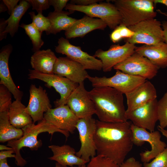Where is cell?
<instances>
[{
    "label": "cell",
    "mask_w": 167,
    "mask_h": 167,
    "mask_svg": "<svg viewBox=\"0 0 167 167\" xmlns=\"http://www.w3.org/2000/svg\"><path fill=\"white\" fill-rule=\"evenodd\" d=\"M131 122H109L96 121L94 141L97 155L108 158L120 165L134 145Z\"/></svg>",
    "instance_id": "obj_1"
},
{
    "label": "cell",
    "mask_w": 167,
    "mask_h": 167,
    "mask_svg": "<svg viewBox=\"0 0 167 167\" xmlns=\"http://www.w3.org/2000/svg\"><path fill=\"white\" fill-rule=\"evenodd\" d=\"M88 94L99 121L109 122L127 121L122 93L113 88L103 86L94 87L88 91Z\"/></svg>",
    "instance_id": "obj_2"
},
{
    "label": "cell",
    "mask_w": 167,
    "mask_h": 167,
    "mask_svg": "<svg viewBox=\"0 0 167 167\" xmlns=\"http://www.w3.org/2000/svg\"><path fill=\"white\" fill-rule=\"evenodd\" d=\"M23 135L17 139L8 142L7 146L11 147L14 150L15 157V163L18 166L23 167L27 163L20 153V150L24 147L29 148L32 150H37L42 145L40 140L37 139L38 135L42 132H47L52 136L55 132L63 134L67 139L69 136L68 132L61 130L43 119L35 124L33 123L22 129Z\"/></svg>",
    "instance_id": "obj_3"
},
{
    "label": "cell",
    "mask_w": 167,
    "mask_h": 167,
    "mask_svg": "<svg viewBox=\"0 0 167 167\" xmlns=\"http://www.w3.org/2000/svg\"><path fill=\"white\" fill-rule=\"evenodd\" d=\"M114 4L119 11L122 24L127 27L146 20L154 18L152 0H114Z\"/></svg>",
    "instance_id": "obj_4"
},
{
    "label": "cell",
    "mask_w": 167,
    "mask_h": 167,
    "mask_svg": "<svg viewBox=\"0 0 167 167\" xmlns=\"http://www.w3.org/2000/svg\"><path fill=\"white\" fill-rule=\"evenodd\" d=\"M65 9L73 13L76 11L84 13L92 18H98L105 22L112 30L115 29L122 22L119 11L114 4L109 2L96 3L86 6L69 3L67 4Z\"/></svg>",
    "instance_id": "obj_5"
},
{
    "label": "cell",
    "mask_w": 167,
    "mask_h": 167,
    "mask_svg": "<svg viewBox=\"0 0 167 167\" xmlns=\"http://www.w3.org/2000/svg\"><path fill=\"white\" fill-rule=\"evenodd\" d=\"M128 27L135 34L131 38L125 39L126 42L134 45H147L164 42L162 23L154 18L143 21Z\"/></svg>",
    "instance_id": "obj_6"
},
{
    "label": "cell",
    "mask_w": 167,
    "mask_h": 167,
    "mask_svg": "<svg viewBox=\"0 0 167 167\" xmlns=\"http://www.w3.org/2000/svg\"><path fill=\"white\" fill-rule=\"evenodd\" d=\"M131 129L134 144L141 146L145 142H147L151 146L150 150L145 151L139 154L141 161L143 163L149 162L167 147L166 143L161 140V136L159 131L149 132L145 129L134 125L132 123Z\"/></svg>",
    "instance_id": "obj_7"
},
{
    "label": "cell",
    "mask_w": 167,
    "mask_h": 167,
    "mask_svg": "<svg viewBox=\"0 0 167 167\" xmlns=\"http://www.w3.org/2000/svg\"><path fill=\"white\" fill-rule=\"evenodd\" d=\"M116 70L115 74L110 77H92L89 75L87 79L91 82L93 87H111L125 94L131 92L147 80L139 76Z\"/></svg>",
    "instance_id": "obj_8"
},
{
    "label": "cell",
    "mask_w": 167,
    "mask_h": 167,
    "mask_svg": "<svg viewBox=\"0 0 167 167\" xmlns=\"http://www.w3.org/2000/svg\"><path fill=\"white\" fill-rule=\"evenodd\" d=\"M28 76L29 79H38L45 82L48 87H53L60 94V98L54 102L56 107L66 105L69 96L79 85L56 74L44 73L34 70H29Z\"/></svg>",
    "instance_id": "obj_9"
},
{
    "label": "cell",
    "mask_w": 167,
    "mask_h": 167,
    "mask_svg": "<svg viewBox=\"0 0 167 167\" xmlns=\"http://www.w3.org/2000/svg\"><path fill=\"white\" fill-rule=\"evenodd\" d=\"M129 75L150 79L156 76L158 67L152 64L147 58L136 52L113 67Z\"/></svg>",
    "instance_id": "obj_10"
},
{
    "label": "cell",
    "mask_w": 167,
    "mask_h": 167,
    "mask_svg": "<svg viewBox=\"0 0 167 167\" xmlns=\"http://www.w3.org/2000/svg\"><path fill=\"white\" fill-rule=\"evenodd\" d=\"M96 121L92 117L79 119L76 125L81 146L79 151L76 152V155L87 163L96 154L94 139Z\"/></svg>",
    "instance_id": "obj_11"
},
{
    "label": "cell",
    "mask_w": 167,
    "mask_h": 167,
    "mask_svg": "<svg viewBox=\"0 0 167 167\" xmlns=\"http://www.w3.org/2000/svg\"><path fill=\"white\" fill-rule=\"evenodd\" d=\"M56 52L65 55L69 58L81 64L85 69L100 71L102 64L100 59L82 51L80 46L70 43L67 39L61 37L58 39V45L55 46Z\"/></svg>",
    "instance_id": "obj_12"
},
{
    "label": "cell",
    "mask_w": 167,
    "mask_h": 167,
    "mask_svg": "<svg viewBox=\"0 0 167 167\" xmlns=\"http://www.w3.org/2000/svg\"><path fill=\"white\" fill-rule=\"evenodd\" d=\"M135 45L126 42L123 45H113L108 50L98 49L93 56L99 58L102 64L103 71H110L117 64L132 55L136 48Z\"/></svg>",
    "instance_id": "obj_13"
},
{
    "label": "cell",
    "mask_w": 167,
    "mask_h": 167,
    "mask_svg": "<svg viewBox=\"0 0 167 167\" xmlns=\"http://www.w3.org/2000/svg\"><path fill=\"white\" fill-rule=\"evenodd\" d=\"M66 105L79 119L92 117L95 114L94 103L85 88L84 82L79 84L72 92Z\"/></svg>",
    "instance_id": "obj_14"
},
{
    "label": "cell",
    "mask_w": 167,
    "mask_h": 167,
    "mask_svg": "<svg viewBox=\"0 0 167 167\" xmlns=\"http://www.w3.org/2000/svg\"><path fill=\"white\" fill-rule=\"evenodd\" d=\"M158 101L156 99L131 111L126 112L127 120L134 125L150 132L155 131L158 121L157 112Z\"/></svg>",
    "instance_id": "obj_15"
},
{
    "label": "cell",
    "mask_w": 167,
    "mask_h": 167,
    "mask_svg": "<svg viewBox=\"0 0 167 167\" xmlns=\"http://www.w3.org/2000/svg\"><path fill=\"white\" fill-rule=\"evenodd\" d=\"M29 98L25 111L32 117L35 123L44 119V114L52 105L46 90L41 86L37 87L32 84L30 87Z\"/></svg>",
    "instance_id": "obj_16"
},
{
    "label": "cell",
    "mask_w": 167,
    "mask_h": 167,
    "mask_svg": "<svg viewBox=\"0 0 167 167\" xmlns=\"http://www.w3.org/2000/svg\"><path fill=\"white\" fill-rule=\"evenodd\" d=\"M44 119L57 128L72 134L79 119L66 105L49 109L45 113Z\"/></svg>",
    "instance_id": "obj_17"
},
{
    "label": "cell",
    "mask_w": 167,
    "mask_h": 167,
    "mask_svg": "<svg viewBox=\"0 0 167 167\" xmlns=\"http://www.w3.org/2000/svg\"><path fill=\"white\" fill-rule=\"evenodd\" d=\"M53 73L66 78L78 84L84 82L89 75L81 64L67 57L57 58Z\"/></svg>",
    "instance_id": "obj_18"
},
{
    "label": "cell",
    "mask_w": 167,
    "mask_h": 167,
    "mask_svg": "<svg viewBox=\"0 0 167 167\" xmlns=\"http://www.w3.org/2000/svg\"><path fill=\"white\" fill-rule=\"evenodd\" d=\"M125 95L127 100L126 112L143 105L156 99L157 97L155 88L151 82L147 80Z\"/></svg>",
    "instance_id": "obj_19"
},
{
    "label": "cell",
    "mask_w": 167,
    "mask_h": 167,
    "mask_svg": "<svg viewBox=\"0 0 167 167\" xmlns=\"http://www.w3.org/2000/svg\"><path fill=\"white\" fill-rule=\"evenodd\" d=\"M12 50L10 44L3 47L0 52V84L6 87L15 100H21L23 93L15 84L10 72L8 62Z\"/></svg>",
    "instance_id": "obj_20"
},
{
    "label": "cell",
    "mask_w": 167,
    "mask_h": 167,
    "mask_svg": "<svg viewBox=\"0 0 167 167\" xmlns=\"http://www.w3.org/2000/svg\"><path fill=\"white\" fill-rule=\"evenodd\" d=\"M107 26L105 23L101 19L86 15L81 19H77L71 27L65 31V35L67 39L82 37L94 30H103Z\"/></svg>",
    "instance_id": "obj_21"
},
{
    "label": "cell",
    "mask_w": 167,
    "mask_h": 167,
    "mask_svg": "<svg viewBox=\"0 0 167 167\" xmlns=\"http://www.w3.org/2000/svg\"><path fill=\"white\" fill-rule=\"evenodd\" d=\"M135 52L147 58L159 68L167 67V44L164 42L137 47Z\"/></svg>",
    "instance_id": "obj_22"
},
{
    "label": "cell",
    "mask_w": 167,
    "mask_h": 167,
    "mask_svg": "<svg viewBox=\"0 0 167 167\" xmlns=\"http://www.w3.org/2000/svg\"><path fill=\"white\" fill-rule=\"evenodd\" d=\"M53 154V156L48 158L49 160L54 161L61 165L73 167L75 165L80 166L85 164L87 162L76 155L74 148L68 145L58 146L52 145L48 146Z\"/></svg>",
    "instance_id": "obj_23"
},
{
    "label": "cell",
    "mask_w": 167,
    "mask_h": 167,
    "mask_svg": "<svg viewBox=\"0 0 167 167\" xmlns=\"http://www.w3.org/2000/svg\"><path fill=\"white\" fill-rule=\"evenodd\" d=\"M50 49L39 50L32 56L30 64L34 70L45 74L53 73L54 67L57 59Z\"/></svg>",
    "instance_id": "obj_24"
},
{
    "label": "cell",
    "mask_w": 167,
    "mask_h": 167,
    "mask_svg": "<svg viewBox=\"0 0 167 167\" xmlns=\"http://www.w3.org/2000/svg\"><path fill=\"white\" fill-rule=\"evenodd\" d=\"M26 108L21 100H15L8 111L11 123L17 128L22 129L33 123L30 115L25 111Z\"/></svg>",
    "instance_id": "obj_25"
},
{
    "label": "cell",
    "mask_w": 167,
    "mask_h": 167,
    "mask_svg": "<svg viewBox=\"0 0 167 167\" xmlns=\"http://www.w3.org/2000/svg\"><path fill=\"white\" fill-rule=\"evenodd\" d=\"M30 5L27 0H20L9 17L6 20L7 26L5 31L0 34V40L6 38L9 33L11 37L17 32L19 23L22 16L30 7Z\"/></svg>",
    "instance_id": "obj_26"
},
{
    "label": "cell",
    "mask_w": 167,
    "mask_h": 167,
    "mask_svg": "<svg viewBox=\"0 0 167 167\" xmlns=\"http://www.w3.org/2000/svg\"><path fill=\"white\" fill-rule=\"evenodd\" d=\"M73 13L64 11L50 12L47 17L51 23L50 34H55L62 30L66 31L70 28L77 19L68 16Z\"/></svg>",
    "instance_id": "obj_27"
},
{
    "label": "cell",
    "mask_w": 167,
    "mask_h": 167,
    "mask_svg": "<svg viewBox=\"0 0 167 167\" xmlns=\"http://www.w3.org/2000/svg\"><path fill=\"white\" fill-rule=\"evenodd\" d=\"M22 129L16 128L11 123L8 111L0 112V142L4 143L17 139L23 135Z\"/></svg>",
    "instance_id": "obj_28"
},
{
    "label": "cell",
    "mask_w": 167,
    "mask_h": 167,
    "mask_svg": "<svg viewBox=\"0 0 167 167\" xmlns=\"http://www.w3.org/2000/svg\"><path fill=\"white\" fill-rule=\"evenodd\" d=\"M20 26L25 31L26 34L31 40L33 46L32 50L36 52L40 50L44 44L41 39L42 32L37 29L32 23L29 24H22Z\"/></svg>",
    "instance_id": "obj_29"
},
{
    "label": "cell",
    "mask_w": 167,
    "mask_h": 167,
    "mask_svg": "<svg viewBox=\"0 0 167 167\" xmlns=\"http://www.w3.org/2000/svg\"><path fill=\"white\" fill-rule=\"evenodd\" d=\"M32 19V23L40 31H45L47 35L50 34L51 24L48 17L44 16L42 13H38L36 15L34 12L29 13Z\"/></svg>",
    "instance_id": "obj_30"
},
{
    "label": "cell",
    "mask_w": 167,
    "mask_h": 167,
    "mask_svg": "<svg viewBox=\"0 0 167 167\" xmlns=\"http://www.w3.org/2000/svg\"><path fill=\"white\" fill-rule=\"evenodd\" d=\"M134 32L129 28L121 24L111 32L110 35L111 41L113 43L118 42L122 39H128L132 37Z\"/></svg>",
    "instance_id": "obj_31"
},
{
    "label": "cell",
    "mask_w": 167,
    "mask_h": 167,
    "mask_svg": "<svg viewBox=\"0 0 167 167\" xmlns=\"http://www.w3.org/2000/svg\"><path fill=\"white\" fill-rule=\"evenodd\" d=\"M157 112L159 126L165 128L167 126V92L157 102Z\"/></svg>",
    "instance_id": "obj_32"
},
{
    "label": "cell",
    "mask_w": 167,
    "mask_h": 167,
    "mask_svg": "<svg viewBox=\"0 0 167 167\" xmlns=\"http://www.w3.org/2000/svg\"><path fill=\"white\" fill-rule=\"evenodd\" d=\"M86 167H120L119 165L111 159L97 155L90 159Z\"/></svg>",
    "instance_id": "obj_33"
},
{
    "label": "cell",
    "mask_w": 167,
    "mask_h": 167,
    "mask_svg": "<svg viewBox=\"0 0 167 167\" xmlns=\"http://www.w3.org/2000/svg\"><path fill=\"white\" fill-rule=\"evenodd\" d=\"M11 93L5 86L0 85V112L8 111L11 105Z\"/></svg>",
    "instance_id": "obj_34"
},
{
    "label": "cell",
    "mask_w": 167,
    "mask_h": 167,
    "mask_svg": "<svg viewBox=\"0 0 167 167\" xmlns=\"http://www.w3.org/2000/svg\"><path fill=\"white\" fill-rule=\"evenodd\" d=\"M143 167H167V147L151 162L143 163Z\"/></svg>",
    "instance_id": "obj_35"
},
{
    "label": "cell",
    "mask_w": 167,
    "mask_h": 167,
    "mask_svg": "<svg viewBox=\"0 0 167 167\" xmlns=\"http://www.w3.org/2000/svg\"><path fill=\"white\" fill-rule=\"evenodd\" d=\"M32 6L33 10L38 13H42L43 10L48 9L50 6L49 0H27Z\"/></svg>",
    "instance_id": "obj_36"
},
{
    "label": "cell",
    "mask_w": 167,
    "mask_h": 167,
    "mask_svg": "<svg viewBox=\"0 0 167 167\" xmlns=\"http://www.w3.org/2000/svg\"><path fill=\"white\" fill-rule=\"evenodd\" d=\"M50 6H52L54 7L55 12H59L62 11L64 8H65L67 2L68 0H49Z\"/></svg>",
    "instance_id": "obj_37"
},
{
    "label": "cell",
    "mask_w": 167,
    "mask_h": 167,
    "mask_svg": "<svg viewBox=\"0 0 167 167\" xmlns=\"http://www.w3.org/2000/svg\"><path fill=\"white\" fill-rule=\"evenodd\" d=\"M120 167H142V165L134 157H130L119 165Z\"/></svg>",
    "instance_id": "obj_38"
},
{
    "label": "cell",
    "mask_w": 167,
    "mask_h": 167,
    "mask_svg": "<svg viewBox=\"0 0 167 167\" xmlns=\"http://www.w3.org/2000/svg\"><path fill=\"white\" fill-rule=\"evenodd\" d=\"M102 1L100 0H71L69 3L80 6H86Z\"/></svg>",
    "instance_id": "obj_39"
},
{
    "label": "cell",
    "mask_w": 167,
    "mask_h": 167,
    "mask_svg": "<svg viewBox=\"0 0 167 167\" xmlns=\"http://www.w3.org/2000/svg\"><path fill=\"white\" fill-rule=\"evenodd\" d=\"M4 3L8 9V13L11 15L18 5L19 0H3Z\"/></svg>",
    "instance_id": "obj_40"
},
{
    "label": "cell",
    "mask_w": 167,
    "mask_h": 167,
    "mask_svg": "<svg viewBox=\"0 0 167 167\" xmlns=\"http://www.w3.org/2000/svg\"><path fill=\"white\" fill-rule=\"evenodd\" d=\"M15 153L14 150H4L0 152V160L7 159L8 158H15V154H13Z\"/></svg>",
    "instance_id": "obj_41"
},
{
    "label": "cell",
    "mask_w": 167,
    "mask_h": 167,
    "mask_svg": "<svg viewBox=\"0 0 167 167\" xmlns=\"http://www.w3.org/2000/svg\"><path fill=\"white\" fill-rule=\"evenodd\" d=\"M161 23L163 31L164 42L167 44V21H163Z\"/></svg>",
    "instance_id": "obj_42"
},
{
    "label": "cell",
    "mask_w": 167,
    "mask_h": 167,
    "mask_svg": "<svg viewBox=\"0 0 167 167\" xmlns=\"http://www.w3.org/2000/svg\"><path fill=\"white\" fill-rule=\"evenodd\" d=\"M0 34H2L5 30L7 26V23L4 19H0Z\"/></svg>",
    "instance_id": "obj_43"
},
{
    "label": "cell",
    "mask_w": 167,
    "mask_h": 167,
    "mask_svg": "<svg viewBox=\"0 0 167 167\" xmlns=\"http://www.w3.org/2000/svg\"><path fill=\"white\" fill-rule=\"evenodd\" d=\"M157 129L162 134L165 136L167 139V130L165 128H163L161 127L159 125L157 127Z\"/></svg>",
    "instance_id": "obj_44"
},
{
    "label": "cell",
    "mask_w": 167,
    "mask_h": 167,
    "mask_svg": "<svg viewBox=\"0 0 167 167\" xmlns=\"http://www.w3.org/2000/svg\"><path fill=\"white\" fill-rule=\"evenodd\" d=\"M6 11H8L7 8L3 1H2L0 4V13L4 12Z\"/></svg>",
    "instance_id": "obj_45"
},
{
    "label": "cell",
    "mask_w": 167,
    "mask_h": 167,
    "mask_svg": "<svg viewBox=\"0 0 167 167\" xmlns=\"http://www.w3.org/2000/svg\"><path fill=\"white\" fill-rule=\"evenodd\" d=\"M155 6L157 3L164 4L167 6V0H152Z\"/></svg>",
    "instance_id": "obj_46"
},
{
    "label": "cell",
    "mask_w": 167,
    "mask_h": 167,
    "mask_svg": "<svg viewBox=\"0 0 167 167\" xmlns=\"http://www.w3.org/2000/svg\"><path fill=\"white\" fill-rule=\"evenodd\" d=\"M0 167H10L7 164V159L0 160Z\"/></svg>",
    "instance_id": "obj_47"
},
{
    "label": "cell",
    "mask_w": 167,
    "mask_h": 167,
    "mask_svg": "<svg viewBox=\"0 0 167 167\" xmlns=\"http://www.w3.org/2000/svg\"><path fill=\"white\" fill-rule=\"evenodd\" d=\"M13 149L11 147H9L5 145L2 144L0 145V151L13 150Z\"/></svg>",
    "instance_id": "obj_48"
},
{
    "label": "cell",
    "mask_w": 167,
    "mask_h": 167,
    "mask_svg": "<svg viewBox=\"0 0 167 167\" xmlns=\"http://www.w3.org/2000/svg\"><path fill=\"white\" fill-rule=\"evenodd\" d=\"M157 11L159 12L160 14L165 15L167 18V12H163L159 9L157 10Z\"/></svg>",
    "instance_id": "obj_49"
},
{
    "label": "cell",
    "mask_w": 167,
    "mask_h": 167,
    "mask_svg": "<svg viewBox=\"0 0 167 167\" xmlns=\"http://www.w3.org/2000/svg\"><path fill=\"white\" fill-rule=\"evenodd\" d=\"M55 167H67V166L62 165L59 163L56 162L55 163Z\"/></svg>",
    "instance_id": "obj_50"
},
{
    "label": "cell",
    "mask_w": 167,
    "mask_h": 167,
    "mask_svg": "<svg viewBox=\"0 0 167 167\" xmlns=\"http://www.w3.org/2000/svg\"><path fill=\"white\" fill-rule=\"evenodd\" d=\"M86 167V165L85 164H84L78 166V167Z\"/></svg>",
    "instance_id": "obj_51"
}]
</instances>
